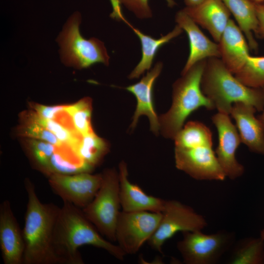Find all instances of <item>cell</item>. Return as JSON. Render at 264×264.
Segmentation results:
<instances>
[{"mask_svg": "<svg viewBox=\"0 0 264 264\" xmlns=\"http://www.w3.org/2000/svg\"><path fill=\"white\" fill-rule=\"evenodd\" d=\"M84 245L104 249L121 261L126 255L118 244L104 238L82 209L64 202L54 228V251L63 264H83L79 248Z\"/></svg>", "mask_w": 264, "mask_h": 264, "instance_id": "1", "label": "cell"}, {"mask_svg": "<svg viewBox=\"0 0 264 264\" xmlns=\"http://www.w3.org/2000/svg\"><path fill=\"white\" fill-rule=\"evenodd\" d=\"M24 186L28 200L22 229L25 245L23 264H63L53 246L61 207L52 203H42L29 179L25 180Z\"/></svg>", "mask_w": 264, "mask_h": 264, "instance_id": "2", "label": "cell"}, {"mask_svg": "<svg viewBox=\"0 0 264 264\" xmlns=\"http://www.w3.org/2000/svg\"><path fill=\"white\" fill-rule=\"evenodd\" d=\"M201 89L219 112L230 114L232 105L241 102L261 111L264 107L262 88L248 87L239 81L220 58L206 60Z\"/></svg>", "mask_w": 264, "mask_h": 264, "instance_id": "3", "label": "cell"}, {"mask_svg": "<svg viewBox=\"0 0 264 264\" xmlns=\"http://www.w3.org/2000/svg\"><path fill=\"white\" fill-rule=\"evenodd\" d=\"M206 60L195 64L173 84L171 107L159 117L160 131L164 137L174 139L183 128L187 118L199 108L215 109L201 89Z\"/></svg>", "mask_w": 264, "mask_h": 264, "instance_id": "4", "label": "cell"}, {"mask_svg": "<svg viewBox=\"0 0 264 264\" xmlns=\"http://www.w3.org/2000/svg\"><path fill=\"white\" fill-rule=\"evenodd\" d=\"M102 174L99 189L90 203L82 210L103 237L110 242H116V227L121 207L118 172L110 169Z\"/></svg>", "mask_w": 264, "mask_h": 264, "instance_id": "5", "label": "cell"}, {"mask_svg": "<svg viewBox=\"0 0 264 264\" xmlns=\"http://www.w3.org/2000/svg\"><path fill=\"white\" fill-rule=\"evenodd\" d=\"M80 22V14L74 13L58 38L63 62L79 68H86L96 63L108 65L110 57L104 43L95 38L84 39L79 32Z\"/></svg>", "mask_w": 264, "mask_h": 264, "instance_id": "6", "label": "cell"}, {"mask_svg": "<svg viewBox=\"0 0 264 264\" xmlns=\"http://www.w3.org/2000/svg\"><path fill=\"white\" fill-rule=\"evenodd\" d=\"M202 230L182 232L177 243L183 262L186 264H214L233 245L235 235L226 231L206 234Z\"/></svg>", "mask_w": 264, "mask_h": 264, "instance_id": "7", "label": "cell"}, {"mask_svg": "<svg viewBox=\"0 0 264 264\" xmlns=\"http://www.w3.org/2000/svg\"><path fill=\"white\" fill-rule=\"evenodd\" d=\"M158 226L147 242L162 253L164 243L178 232L202 230L207 225L205 218L192 207L176 200H165Z\"/></svg>", "mask_w": 264, "mask_h": 264, "instance_id": "8", "label": "cell"}, {"mask_svg": "<svg viewBox=\"0 0 264 264\" xmlns=\"http://www.w3.org/2000/svg\"><path fill=\"white\" fill-rule=\"evenodd\" d=\"M162 213L121 211L116 227V242L127 254L136 253L156 231Z\"/></svg>", "mask_w": 264, "mask_h": 264, "instance_id": "9", "label": "cell"}, {"mask_svg": "<svg viewBox=\"0 0 264 264\" xmlns=\"http://www.w3.org/2000/svg\"><path fill=\"white\" fill-rule=\"evenodd\" d=\"M213 143L175 148L176 166L194 179L223 180L226 176L212 148Z\"/></svg>", "mask_w": 264, "mask_h": 264, "instance_id": "10", "label": "cell"}, {"mask_svg": "<svg viewBox=\"0 0 264 264\" xmlns=\"http://www.w3.org/2000/svg\"><path fill=\"white\" fill-rule=\"evenodd\" d=\"M102 181V174L89 173L53 174L49 177L50 187L63 202L83 209L94 198Z\"/></svg>", "mask_w": 264, "mask_h": 264, "instance_id": "11", "label": "cell"}, {"mask_svg": "<svg viewBox=\"0 0 264 264\" xmlns=\"http://www.w3.org/2000/svg\"><path fill=\"white\" fill-rule=\"evenodd\" d=\"M218 133V145L215 154L226 177L235 179L244 172L243 166L236 158V152L241 139L229 114L218 112L211 118Z\"/></svg>", "mask_w": 264, "mask_h": 264, "instance_id": "12", "label": "cell"}, {"mask_svg": "<svg viewBox=\"0 0 264 264\" xmlns=\"http://www.w3.org/2000/svg\"><path fill=\"white\" fill-rule=\"evenodd\" d=\"M0 248L4 264H23L25 245L22 230L8 200L0 204Z\"/></svg>", "mask_w": 264, "mask_h": 264, "instance_id": "13", "label": "cell"}, {"mask_svg": "<svg viewBox=\"0 0 264 264\" xmlns=\"http://www.w3.org/2000/svg\"><path fill=\"white\" fill-rule=\"evenodd\" d=\"M175 20L177 24L186 32L189 41V55L181 75L199 61L212 57L220 58L218 43L206 37L183 9L176 13Z\"/></svg>", "mask_w": 264, "mask_h": 264, "instance_id": "14", "label": "cell"}, {"mask_svg": "<svg viewBox=\"0 0 264 264\" xmlns=\"http://www.w3.org/2000/svg\"><path fill=\"white\" fill-rule=\"evenodd\" d=\"M118 175L122 211L162 212L166 200L148 195L138 185L131 182L128 178L127 166L124 161L119 163Z\"/></svg>", "mask_w": 264, "mask_h": 264, "instance_id": "15", "label": "cell"}, {"mask_svg": "<svg viewBox=\"0 0 264 264\" xmlns=\"http://www.w3.org/2000/svg\"><path fill=\"white\" fill-rule=\"evenodd\" d=\"M162 67V63L157 62L139 82L125 88L135 96L137 100L136 110L131 125L132 129L136 126L139 118L144 115L148 117L151 130L154 133L157 134L160 130L159 117L154 107L153 90L154 83L160 74Z\"/></svg>", "mask_w": 264, "mask_h": 264, "instance_id": "16", "label": "cell"}, {"mask_svg": "<svg viewBox=\"0 0 264 264\" xmlns=\"http://www.w3.org/2000/svg\"><path fill=\"white\" fill-rule=\"evenodd\" d=\"M233 105L230 114L236 121L242 142L251 152L264 155V125L254 115L257 110L243 103Z\"/></svg>", "mask_w": 264, "mask_h": 264, "instance_id": "17", "label": "cell"}, {"mask_svg": "<svg viewBox=\"0 0 264 264\" xmlns=\"http://www.w3.org/2000/svg\"><path fill=\"white\" fill-rule=\"evenodd\" d=\"M183 10L197 24L207 30L215 42H219L231 15L222 0H205Z\"/></svg>", "mask_w": 264, "mask_h": 264, "instance_id": "18", "label": "cell"}, {"mask_svg": "<svg viewBox=\"0 0 264 264\" xmlns=\"http://www.w3.org/2000/svg\"><path fill=\"white\" fill-rule=\"evenodd\" d=\"M220 59L233 74L245 65L249 54L246 38L236 23L230 19L218 43Z\"/></svg>", "mask_w": 264, "mask_h": 264, "instance_id": "19", "label": "cell"}, {"mask_svg": "<svg viewBox=\"0 0 264 264\" xmlns=\"http://www.w3.org/2000/svg\"><path fill=\"white\" fill-rule=\"evenodd\" d=\"M234 16L237 25L244 34L251 49H258V43L253 33L256 34L258 20L256 4L250 0H222Z\"/></svg>", "mask_w": 264, "mask_h": 264, "instance_id": "20", "label": "cell"}, {"mask_svg": "<svg viewBox=\"0 0 264 264\" xmlns=\"http://www.w3.org/2000/svg\"><path fill=\"white\" fill-rule=\"evenodd\" d=\"M128 24L138 37L142 48L141 59L129 75L130 79L138 78L146 70H149L159 48L183 32V29L177 24L171 32L156 39L144 34L138 29L133 27L129 23Z\"/></svg>", "mask_w": 264, "mask_h": 264, "instance_id": "21", "label": "cell"}, {"mask_svg": "<svg viewBox=\"0 0 264 264\" xmlns=\"http://www.w3.org/2000/svg\"><path fill=\"white\" fill-rule=\"evenodd\" d=\"M229 262L231 264H264V241L261 237L242 240L235 245Z\"/></svg>", "mask_w": 264, "mask_h": 264, "instance_id": "22", "label": "cell"}, {"mask_svg": "<svg viewBox=\"0 0 264 264\" xmlns=\"http://www.w3.org/2000/svg\"><path fill=\"white\" fill-rule=\"evenodd\" d=\"M175 147L189 148L204 143H213L211 131L203 123L189 121L174 139Z\"/></svg>", "mask_w": 264, "mask_h": 264, "instance_id": "23", "label": "cell"}, {"mask_svg": "<svg viewBox=\"0 0 264 264\" xmlns=\"http://www.w3.org/2000/svg\"><path fill=\"white\" fill-rule=\"evenodd\" d=\"M108 150L105 141L94 132L83 136L75 152L86 164L93 169Z\"/></svg>", "mask_w": 264, "mask_h": 264, "instance_id": "24", "label": "cell"}, {"mask_svg": "<svg viewBox=\"0 0 264 264\" xmlns=\"http://www.w3.org/2000/svg\"><path fill=\"white\" fill-rule=\"evenodd\" d=\"M235 76L248 87L263 88L264 86V56L250 55L245 65Z\"/></svg>", "mask_w": 264, "mask_h": 264, "instance_id": "25", "label": "cell"}, {"mask_svg": "<svg viewBox=\"0 0 264 264\" xmlns=\"http://www.w3.org/2000/svg\"><path fill=\"white\" fill-rule=\"evenodd\" d=\"M90 104L88 99H85L75 104L66 106L75 129L83 136L93 132L90 123Z\"/></svg>", "mask_w": 264, "mask_h": 264, "instance_id": "26", "label": "cell"}, {"mask_svg": "<svg viewBox=\"0 0 264 264\" xmlns=\"http://www.w3.org/2000/svg\"><path fill=\"white\" fill-rule=\"evenodd\" d=\"M56 146L41 140L34 139L30 141V148L33 158L45 170L51 155L56 152Z\"/></svg>", "mask_w": 264, "mask_h": 264, "instance_id": "27", "label": "cell"}, {"mask_svg": "<svg viewBox=\"0 0 264 264\" xmlns=\"http://www.w3.org/2000/svg\"><path fill=\"white\" fill-rule=\"evenodd\" d=\"M23 133L27 136L46 141L56 147L60 146L62 143L50 131L32 121L24 129Z\"/></svg>", "mask_w": 264, "mask_h": 264, "instance_id": "28", "label": "cell"}, {"mask_svg": "<svg viewBox=\"0 0 264 264\" xmlns=\"http://www.w3.org/2000/svg\"><path fill=\"white\" fill-rule=\"evenodd\" d=\"M128 9L132 11L139 18H151L152 16L151 9L148 4V0H120ZM168 5L172 7L176 5L174 0H166Z\"/></svg>", "mask_w": 264, "mask_h": 264, "instance_id": "29", "label": "cell"}, {"mask_svg": "<svg viewBox=\"0 0 264 264\" xmlns=\"http://www.w3.org/2000/svg\"><path fill=\"white\" fill-rule=\"evenodd\" d=\"M65 108V106H46L42 105H36L34 107L38 115L48 119H54L55 115L64 110Z\"/></svg>", "mask_w": 264, "mask_h": 264, "instance_id": "30", "label": "cell"}, {"mask_svg": "<svg viewBox=\"0 0 264 264\" xmlns=\"http://www.w3.org/2000/svg\"><path fill=\"white\" fill-rule=\"evenodd\" d=\"M256 12L258 20V26L256 35L264 39V7L262 4H256Z\"/></svg>", "mask_w": 264, "mask_h": 264, "instance_id": "31", "label": "cell"}, {"mask_svg": "<svg viewBox=\"0 0 264 264\" xmlns=\"http://www.w3.org/2000/svg\"><path fill=\"white\" fill-rule=\"evenodd\" d=\"M205 0H184L186 7H194L203 2Z\"/></svg>", "mask_w": 264, "mask_h": 264, "instance_id": "32", "label": "cell"}, {"mask_svg": "<svg viewBox=\"0 0 264 264\" xmlns=\"http://www.w3.org/2000/svg\"><path fill=\"white\" fill-rule=\"evenodd\" d=\"M262 88L263 89V91L264 95V86ZM258 118L262 121V122L263 123L264 125V107L262 110V113H261V114H260Z\"/></svg>", "mask_w": 264, "mask_h": 264, "instance_id": "33", "label": "cell"}, {"mask_svg": "<svg viewBox=\"0 0 264 264\" xmlns=\"http://www.w3.org/2000/svg\"><path fill=\"white\" fill-rule=\"evenodd\" d=\"M252 2L257 4H263L264 3V0H250Z\"/></svg>", "mask_w": 264, "mask_h": 264, "instance_id": "34", "label": "cell"}, {"mask_svg": "<svg viewBox=\"0 0 264 264\" xmlns=\"http://www.w3.org/2000/svg\"><path fill=\"white\" fill-rule=\"evenodd\" d=\"M260 237L264 241V229L261 231Z\"/></svg>", "mask_w": 264, "mask_h": 264, "instance_id": "35", "label": "cell"}, {"mask_svg": "<svg viewBox=\"0 0 264 264\" xmlns=\"http://www.w3.org/2000/svg\"><path fill=\"white\" fill-rule=\"evenodd\" d=\"M263 5V6L264 7V3L262 4Z\"/></svg>", "mask_w": 264, "mask_h": 264, "instance_id": "36", "label": "cell"}]
</instances>
